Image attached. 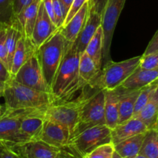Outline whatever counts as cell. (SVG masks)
<instances>
[{"mask_svg": "<svg viewBox=\"0 0 158 158\" xmlns=\"http://www.w3.org/2000/svg\"><path fill=\"white\" fill-rule=\"evenodd\" d=\"M158 79V69H145L138 67L127 78L121 86L127 89H140Z\"/></svg>", "mask_w": 158, "mask_h": 158, "instance_id": "d6986e66", "label": "cell"}, {"mask_svg": "<svg viewBox=\"0 0 158 158\" xmlns=\"http://www.w3.org/2000/svg\"><path fill=\"white\" fill-rule=\"evenodd\" d=\"M123 90L121 86L116 89H104L105 123L110 129L115 127L118 123L119 106Z\"/></svg>", "mask_w": 158, "mask_h": 158, "instance_id": "9a60e30c", "label": "cell"}, {"mask_svg": "<svg viewBox=\"0 0 158 158\" xmlns=\"http://www.w3.org/2000/svg\"><path fill=\"white\" fill-rule=\"evenodd\" d=\"M107 2L108 0H89V6L95 12L101 15Z\"/></svg>", "mask_w": 158, "mask_h": 158, "instance_id": "74e56055", "label": "cell"}, {"mask_svg": "<svg viewBox=\"0 0 158 158\" xmlns=\"http://www.w3.org/2000/svg\"><path fill=\"white\" fill-rule=\"evenodd\" d=\"M15 23L14 0H0V26H9Z\"/></svg>", "mask_w": 158, "mask_h": 158, "instance_id": "f1b7e54d", "label": "cell"}, {"mask_svg": "<svg viewBox=\"0 0 158 158\" xmlns=\"http://www.w3.org/2000/svg\"><path fill=\"white\" fill-rule=\"evenodd\" d=\"M69 42L58 29L48 40L36 49L37 56L46 84L51 90L54 77L64 57Z\"/></svg>", "mask_w": 158, "mask_h": 158, "instance_id": "3957f363", "label": "cell"}, {"mask_svg": "<svg viewBox=\"0 0 158 158\" xmlns=\"http://www.w3.org/2000/svg\"><path fill=\"white\" fill-rule=\"evenodd\" d=\"M88 1H89V0H73L72 5H71L70 6V9H69V12H68L67 15H66V19H65L63 26H64L65 24H66V23L73 17V15L81 9L82 6H83L85 3L87 2Z\"/></svg>", "mask_w": 158, "mask_h": 158, "instance_id": "e575fe53", "label": "cell"}, {"mask_svg": "<svg viewBox=\"0 0 158 158\" xmlns=\"http://www.w3.org/2000/svg\"><path fill=\"white\" fill-rule=\"evenodd\" d=\"M47 107V106H46ZM45 108H38L22 119L19 127L18 144H25L40 140L44 122Z\"/></svg>", "mask_w": 158, "mask_h": 158, "instance_id": "8fae6325", "label": "cell"}, {"mask_svg": "<svg viewBox=\"0 0 158 158\" xmlns=\"http://www.w3.org/2000/svg\"><path fill=\"white\" fill-rule=\"evenodd\" d=\"M114 151V145L112 142H109L100 145L82 158H112Z\"/></svg>", "mask_w": 158, "mask_h": 158, "instance_id": "4dcf8cb0", "label": "cell"}, {"mask_svg": "<svg viewBox=\"0 0 158 158\" xmlns=\"http://www.w3.org/2000/svg\"><path fill=\"white\" fill-rule=\"evenodd\" d=\"M52 2L56 17V26L60 29L64 24L65 19L66 16V12L59 0H52Z\"/></svg>", "mask_w": 158, "mask_h": 158, "instance_id": "d6a6232c", "label": "cell"}, {"mask_svg": "<svg viewBox=\"0 0 158 158\" xmlns=\"http://www.w3.org/2000/svg\"><path fill=\"white\" fill-rule=\"evenodd\" d=\"M2 97L6 110L45 108L56 102L50 92L28 87L17 83L12 77L5 83Z\"/></svg>", "mask_w": 158, "mask_h": 158, "instance_id": "7a4b0ae2", "label": "cell"}, {"mask_svg": "<svg viewBox=\"0 0 158 158\" xmlns=\"http://www.w3.org/2000/svg\"><path fill=\"white\" fill-rule=\"evenodd\" d=\"M22 36H23V33L16 24H13L6 27V51H7L8 68H9V72H10L12 58H13L17 44Z\"/></svg>", "mask_w": 158, "mask_h": 158, "instance_id": "4316f807", "label": "cell"}, {"mask_svg": "<svg viewBox=\"0 0 158 158\" xmlns=\"http://www.w3.org/2000/svg\"><path fill=\"white\" fill-rule=\"evenodd\" d=\"M89 10V0L85 3L81 9L73 15L66 24L60 28V32L66 40L69 43H74L79 33L83 29L87 19Z\"/></svg>", "mask_w": 158, "mask_h": 158, "instance_id": "e0dca14e", "label": "cell"}, {"mask_svg": "<svg viewBox=\"0 0 158 158\" xmlns=\"http://www.w3.org/2000/svg\"><path fill=\"white\" fill-rule=\"evenodd\" d=\"M96 92L89 95L83 106L80 120L70 139L92 127L106 124L104 110V89H96Z\"/></svg>", "mask_w": 158, "mask_h": 158, "instance_id": "52a82bcc", "label": "cell"}, {"mask_svg": "<svg viewBox=\"0 0 158 158\" xmlns=\"http://www.w3.org/2000/svg\"><path fill=\"white\" fill-rule=\"evenodd\" d=\"M79 61L80 53L77 46L73 43H69L51 86L50 92L56 102L72 100L74 95L80 90Z\"/></svg>", "mask_w": 158, "mask_h": 158, "instance_id": "6da1fadb", "label": "cell"}, {"mask_svg": "<svg viewBox=\"0 0 158 158\" xmlns=\"http://www.w3.org/2000/svg\"><path fill=\"white\" fill-rule=\"evenodd\" d=\"M6 27L7 26H0V60L5 63V65L8 68L7 51H6Z\"/></svg>", "mask_w": 158, "mask_h": 158, "instance_id": "836d02e7", "label": "cell"}, {"mask_svg": "<svg viewBox=\"0 0 158 158\" xmlns=\"http://www.w3.org/2000/svg\"><path fill=\"white\" fill-rule=\"evenodd\" d=\"M131 158H148V157H144V156L141 155V154H137V155L134 156V157H131Z\"/></svg>", "mask_w": 158, "mask_h": 158, "instance_id": "681fc988", "label": "cell"}, {"mask_svg": "<svg viewBox=\"0 0 158 158\" xmlns=\"http://www.w3.org/2000/svg\"><path fill=\"white\" fill-rule=\"evenodd\" d=\"M125 2L126 0H108L102 12L101 26L103 32V66L110 60H112L110 47L113 35Z\"/></svg>", "mask_w": 158, "mask_h": 158, "instance_id": "ba28073f", "label": "cell"}, {"mask_svg": "<svg viewBox=\"0 0 158 158\" xmlns=\"http://www.w3.org/2000/svg\"><path fill=\"white\" fill-rule=\"evenodd\" d=\"M12 78L17 83L32 89L50 92V89L45 80L36 51L29 56Z\"/></svg>", "mask_w": 158, "mask_h": 158, "instance_id": "9c48e42d", "label": "cell"}, {"mask_svg": "<svg viewBox=\"0 0 158 158\" xmlns=\"http://www.w3.org/2000/svg\"><path fill=\"white\" fill-rule=\"evenodd\" d=\"M112 158H123V157H122L121 156L118 154V153H117L115 151H114V154H113Z\"/></svg>", "mask_w": 158, "mask_h": 158, "instance_id": "c3c4849f", "label": "cell"}, {"mask_svg": "<svg viewBox=\"0 0 158 158\" xmlns=\"http://www.w3.org/2000/svg\"><path fill=\"white\" fill-rule=\"evenodd\" d=\"M100 71L95 63L86 52L80 54L79 61V86L80 90H83L96 78Z\"/></svg>", "mask_w": 158, "mask_h": 158, "instance_id": "44dd1931", "label": "cell"}, {"mask_svg": "<svg viewBox=\"0 0 158 158\" xmlns=\"http://www.w3.org/2000/svg\"><path fill=\"white\" fill-rule=\"evenodd\" d=\"M11 78V74L7 66L0 60V83H5Z\"/></svg>", "mask_w": 158, "mask_h": 158, "instance_id": "60d3db41", "label": "cell"}, {"mask_svg": "<svg viewBox=\"0 0 158 158\" xmlns=\"http://www.w3.org/2000/svg\"><path fill=\"white\" fill-rule=\"evenodd\" d=\"M148 131L146 125L136 117L130 119L121 123H118L111 129V142L115 145L126 139L138 134H143Z\"/></svg>", "mask_w": 158, "mask_h": 158, "instance_id": "5bb4252c", "label": "cell"}, {"mask_svg": "<svg viewBox=\"0 0 158 158\" xmlns=\"http://www.w3.org/2000/svg\"><path fill=\"white\" fill-rule=\"evenodd\" d=\"M134 117L141 120L148 130L156 129L158 121V86L149 101Z\"/></svg>", "mask_w": 158, "mask_h": 158, "instance_id": "603a6c76", "label": "cell"}, {"mask_svg": "<svg viewBox=\"0 0 158 158\" xmlns=\"http://www.w3.org/2000/svg\"><path fill=\"white\" fill-rule=\"evenodd\" d=\"M103 32L102 26H100L85 49V52L92 59L99 71L101 70L103 66Z\"/></svg>", "mask_w": 158, "mask_h": 158, "instance_id": "cb8c5ba5", "label": "cell"}, {"mask_svg": "<svg viewBox=\"0 0 158 158\" xmlns=\"http://www.w3.org/2000/svg\"><path fill=\"white\" fill-rule=\"evenodd\" d=\"M58 28L51 21L49 15L45 10L44 5L41 1L39 7L38 15L35 20V26L32 30L31 40L35 48H38L49 38Z\"/></svg>", "mask_w": 158, "mask_h": 158, "instance_id": "7c38bea8", "label": "cell"}, {"mask_svg": "<svg viewBox=\"0 0 158 158\" xmlns=\"http://www.w3.org/2000/svg\"><path fill=\"white\" fill-rule=\"evenodd\" d=\"M34 0H14V15L15 18Z\"/></svg>", "mask_w": 158, "mask_h": 158, "instance_id": "8d00e7d4", "label": "cell"}, {"mask_svg": "<svg viewBox=\"0 0 158 158\" xmlns=\"http://www.w3.org/2000/svg\"><path fill=\"white\" fill-rule=\"evenodd\" d=\"M59 1L60 2L61 5L63 6V9H64L65 10V12H66V15H67L68 12H69V9H70V6L71 5H72L73 0H59Z\"/></svg>", "mask_w": 158, "mask_h": 158, "instance_id": "ee69618b", "label": "cell"}, {"mask_svg": "<svg viewBox=\"0 0 158 158\" xmlns=\"http://www.w3.org/2000/svg\"><path fill=\"white\" fill-rule=\"evenodd\" d=\"M145 133L134 136L117 143L114 145V150L123 158H131L137 155L140 153Z\"/></svg>", "mask_w": 158, "mask_h": 158, "instance_id": "d4e9b609", "label": "cell"}, {"mask_svg": "<svg viewBox=\"0 0 158 158\" xmlns=\"http://www.w3.org/2000/svg\"><path fill=\"white\" fill-rule=\"evenodd\" d=\"M38 109L6 110L0 118V140L6 143L18 144L22 119Z\"/></svg>", "mask_w": 158, "mask_h": 158, "instance_id": "30bf717a", "label": "cell"}, {"mask_svg": "<svg viewBox=\"0 0 158 158\" xmlns=\"http://www.w3.org/2000/svg\"><path fill=\"white\" fill-rule=\"evenodd\" d=\"M35 51H36V48L33 45L32 40L23 35L19 40L13 58H12L10 68L11 77H13L16 74L20 67Z\"/></svg>", "mask_w": 158, "mask_h": 158, "instance_id": "ffe728a7", "label": "cell"}, {"mask_svg": "<svg viewBox=\"0 0 158 158\" xmlns=\"http://www.w3.org/2000/svg\"><path fill=\"white\" fill-rule=\"evenodd\" d=\"M100 26H101V15L95 12L89 6V13L86 23L79 33L76 41L73 43L77 46L79 53L81 54L84 52L87 44Z\"/></svg>", "mask_w": 158, "mask_h": 158, "instance_id": "2e32d148", "label": "cell"}, {"mask_svg": "<svg viewBox=\"0 0 158 158\" xmlns=\"http://www.w3.org/2000/svg\"><path fill=\"white\" fill-rule=\"evenodd\" d=\"M6 148V143H5V142H2L0 140V158L2 157L3 152H4Z\"/></svg>", "mask_w": 158, "mask_h": 158, "instance_id": "f6af8a7d", "label": "cell"}, {"mask_svg": "<svg viewBox=\"0 0 158 158\" xmlns=\"http://www.w3.org/2000/svg\"><path fill=\"white\" fill-rule=\"evenodd\" d=\"M54 158H81L79 157L77 154H76L72 150L69 149L67 146L64 147V148H61L57 154Z\"/></svg>", "mask_w": 158, "mask_h": 158, "instance_id": "ab89813d", "label": "cell"}, {"mask_svg": "<svg viewBox=\"0 0 158 158\" xmlns=\"http://www.w3.org/2000/svg\"><path fill=\"white\" fill-rule=\"evenodd\" d=\"M4 112H5V106H2V105L0 104V118H1L2 116L3 115Z\"/></svg>", "mask_w": 158, "mask_h": 158, "instance_id": "7dc6e473", "label": "cell"}, {"mask_svg": "<svg viewBox=\"0 0 158 158\" xmlns=\"http://www.w3.org/2000/svg\"><path fill=\"white\" fill-rule=\"evenodd\" d=\"M139 66L145 69H158V52L142 55Z\"/></svg>", "mask_w": 158, "mask_h": 158, "instance_id": "1f68e13d", "label": "cell"}, {"mask_svg": "<svg viewBox=\"0 0 158 158\" xmlns=\"http://www.w3.org/2000/svg\"><path fill=\"white\" fill-rule=\"evenodd\" d=\"M26 148L35 158H54L61 148L48 144L43 140H35L25 143Z\"/></svg>", "mask_w": 158, "mask_h": 158, "instance_id": "484cf974", "label": "cell"}, {"mask_svg": "<svg viewBox=\"0 0 158 158\" xmlns=\"http://www.w3.org/2000/svg\"><path fill=\"white\" fill-rule=\"evenodd\" d=\"M9 144H10L18 152L21 158H35L29 153L25 144H11V143Z\"/></svg>", "mask_w": 158, "mask_h": 158, "instance_id": "f35d334b", "label": "cell"}, {"mask_svg": "<svg viewBox=\"0 0 158 158\" xmlns=\"http://www.w3.org/2000/svg\"><path fill=\"white\" fill-rule=\"evenodd\" d=\"M41 1L42 0H34L15 17V24L19 28L23 36L27 39L31 40Z\"/></svg>", "mask_w": 158, "mask_h": 158, "instance_id": "ac0fdd59", "label": "cell"}, {"mask_svg": "<svg viewBox=\"0 0 158 158\" xmlns=\"http://www.w3.org/2000/svg\"><path fill=\"white\" fill-rule=\"evenodd\" d=\"M89 97V95L82 93L76 100L52 103L45 109V118L67 127L70 132L71 137L80 120L82 109Z\"/></svg>", "mask_w": 158, "mask_h": 158, "instance_id": "5b68a950", "label": "cell"}, {"mask_svg": "<svg viewBox=\"0 0 158 158\" xmlns=\"http://www.w3.org/2000/svg\"><path fill=\"white\" fill-rule=\"evenodd\" d=\"M139 154L148 158H158V133L156 129L148 130L145 133Z\"/></svg>", "mask_w": 158, "mask_h": 158, "instance_id": "83f0119b", "label": "cell"}, {"mask_svg": "<svg viewBox=\"0 0 158 158\" xmlns=\"http://www.w3.org/2000/svg\"><path fill=\"white\" fill-rule=\"evenodd\" d=\"M2 158H21V157L10 144L6 143V148L3 152Z\"/></svg>", "mask_w": 158, "mask_h": 158, "instance_id": "7bdbcfd3", "label": "cell"}, {"mask_svg": "<svg viewBox=\"0 0 158 158\" xmlns=\"http://www.w3.org/2000/svg\"><path fill=\"white\" fill-rule=\"evenodd\" d=\"M158 86V79L157 80L154 82V83H151V84L148 85L145 87L140 89V94H139L138 97H137V101H136L135 106H134V117L143 108V106L147 104L151 97L153 96L154 93L155 92L156 89Z\"/></svg>", "mask_w": 158, "mask_h": 158, "instance_id": "f546056e", "label": "cell"}, {"mask_svg": "<svg viewBox=\"0 0 158 158\" xmlns=\"http://www.w3.org/2000/svg\"><path fill=\"white\" fill-rule=\"evenodd\" d=\"M158 52V30L155 32L153 38L151 39L150 43H148L143 55H148V54Z\"/></svg>", "mask_w": 158, "mask_h": 158, "instance_id": "d590c367", "label": "cell"}, {"mask_svg": "<svg viewBox=\"0 0 158 158\" xmlns=\"http://www.w3.org/2000/svg\"><path fill=\"white\" fill-rule=\"evenodd\" d=\"M109 142H111V129L103 124L88 128L72 137L67 147L82 158L100 145Z\"/></svg>", "mask_w": 158, "mask_h": 158, "instance_id": "8992f818", "label": "cell"}, {"mask_svg": "<svg viewBox=\"0 0 158 158\" xmlns=\"http://www.w3.org/2000/svg\"><path fill=\"white\" fill-rule=\"evenodd\" d=\"M4 86H5V83H0V97H2L3 89H4Z\"/></svg>", "mask_w": 158, "mask_h": 158, "instance_id": "bcb514c9", "label": "cell"}, {"mask_svg": "<svg viewBox=\"0 0 158 158\" xmlns=\"http://www.w3.org/2000/svg\"><path fill=\"white\" fill-rule=\"evenodd\" d=\"M42 1H43V5H44V8L46 13L48 14L51 21H52L56 26V17L55 13H54V9L53 6H52V0H42Z\"/></svg>", "mask_w": 158, "mask_h": 158, "instance_id": "b9f144b4", "label": "cell"}, {"mask_svg": "<svg viewBox=\"0 0 158 158\" xmlns=\"http://www.w3.org/2000/svg\"><path fill=\"white\" fill-rule=\"evenodd\" d=\"M141 56H135L123 61L110 60L89 83V86L94 89H113L121 86L122 83L140 65Z\"/></svg>", "mask_w": 158, "mask_h": 158, "instance_id": "277c9868", "label": "cell"}, {"mask_svg": "<svg viewBox=\"0 0 158 158\" xmlns=\"http://www.w3.org/2000/svg\"><path fill=\"white\" fill-rule=\"evenodd\" d=\"M156 131H157V133H158V121H157V127H156Z\"/></svg>", "mask_w": 158, "mask_h": 158, "instance_id": "f907efd6", "label": "cell"}, {"mask_svg": "<svg viewBox=\"0 0 158 158\" xmlns=\"http://www.w3.org/2000/svg\"><path fill=\"white\" fill-rule=\"evenodd\" d=\"M140 91V89H127L123 88L119 106L118 123L134 117V106Z\"/></svg>", "mask_w": 158, "mask_h": 158, "instance_id": "7402d4cb", "label": "cell"}, {"mask_svg": "<svg viewBox=\"0 0 158 158\" xmlns=\"http://www.w3.org/2000/svg\"><path fill=\"white\" fill-rule=\"evenodd\" d=\"M70 139L69 129L56 122L46 120L40 140L58 148L67 146Z\"/></svg>", "mask_w": 158, "mask_h": 158, "instance_id": "4fadbf2b", "label": "cell"}]
</instances>
